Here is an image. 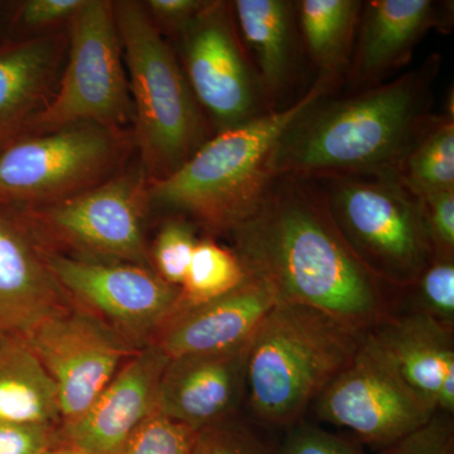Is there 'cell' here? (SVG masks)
Instances as JSON below:
<instances>
[{
	"instance_id": "cell-11",
	"label": "cell",
	"mask_w": 454,
	"mask_h": 454,
	"mask_svg": "<svg viewBox=\"0 0 454 454\" xmlns=\"http://www.w3.org/2000/svg\"><path fill=\"white\" fill-rule=\"evenodd\" d=\"M68 300L143 348L179 310L181 289L153 269L130 262L74 258L42 247Z\"/></svg>"
},
{
	"instance_id": "cell-5",
	"label": "cell",
	"mask_w": 454,
	"mask_h": 454,
	"mask_svg": "<svg viewBox=\"0 0 454 454\" xmlns=\"http://www.w3.org/2000/svg\"><path fill=\"white\" fill-rule=\"evenodd\" d=\"M133 101V142L146 182L172 175L207 140V118L175 50L137 0L114 2Z\"/></svg>"
},
{
	"instance_id": "cell-4",
	"label": "cell",
	"mask_w": 454,
	"mask_h": 454,
	"mask_svg": "<svg viewBox=\"0 0 454 454\" xmlns=\"http://www.w3.org/2000/svg\"><path fill=\"white\" fill-rule=\"evenodd\" d=\"M366 333L312 307L277 303L247 348L245 387L253 413L269 426L295 423L354 360Z\"/></svg>"
},
{
	"instance_id": "cell-20",
	"label": "cell",
	"mask_w": 454,
	"mask_h": 454,
	"mask_svg": "<svg viewBox=\"0 0 454 454\" xmlns=\"http://www.w3.org/2000/svg\"><path fill=\"white\" fill-rule=\"evenodd\" d=\"M236 27L271 110H278L295 82L300 49L297 2L236 0L231 2Z\"/></svg>"
},
{
	"instance_id": "cell-1",
	"label": "cell",
	"mask_w": 454,
	"mask_h": 454,
	"mask_svg": "<svg viewBox=\"0 0 454 454\" xmlns=\"http://www.w3.org/2000/svg\"><path fill=\"white\" fill-rule=\"evenodd\" d=\"M247 276L278 303L312 307L363 331L387 317L384 286L345 240L316 182L277 177L231 231Z\"/></svg>"
},
{
	"instance_id": "cell-26",
	"label": "cell",
	"mask_w": 454,
	"mask_h": 454,
	"mask_svg": "<svg viewBox=\"0 0 454 454\" xmlns=\"http://www.w3.org/2000/svg\"><path fill=\"white\" fill-rule=\"evenodd\" d=\"M200 432L154 411L116 454H193Z\"/></svg>"
},
{
	"instance_id": "cell-35",
	"label": "cell",
	"mask_w": 454,
	"mask_h": 454,
	"mask_svg": "<svg viewBox=\"0 0 454 454\" xmlns=\"http://www.w3.org/2000/svg\"><path fill=\"white\" fill-rule=\"evenodd\" d=\"M208 0H148L145 3L149 17L160 33L177 37L207 4Z\"/></svg>"
},
{
	"instance_id": "cell-10",
	"label": "cell",
	"mask_w": 454,
	"mask_h": 454,
	"mask_svg": "<svg viewBox=\"0 0 454 454\" xmlns=\"http://www.w3.org/2000/svg\"><path fill=\"white\" fill-rule=\"evenodd\" d=\"M177 38L187 82L216 133L271 112L239 35L231 2L208 0Z\"/></svg>"
},
{
	"instance_id": "cell-14",
	"label": "cell",
	"mask_w": 454,
	"mask_h": 454,
	"mask_svg": "<svg viewBox=\"0 0 454 454\" xmlns=\"http://www.w3.org/2000/svg\"><path fill=\"white\" fill-rule=\"evenodd\" d=\"M73 307L25 221L0 205V345L28 340L42 324Z\"/></svg>"
},
{
	"instance_id": "cell-2",
	"label": "cell",
	"mask_w": 454,
	"mask_h": 454,
	"mask_svg": "<svg viewBox=\"0 0 454 454\" xmlns=\"http://www.w3.org/2000/svg\"><path fill=\"white\" fill-rule=\"evenodd\" d=\"M439 67L434 55L420 67L352 97L316 101L278 140L270 160L274 178L399 176L432 118Z\"/></svg>"
},
{
	"instance_id": "cell-33",
	"label": "cell",
	"mask_w": 454,
	"mask_h": 454,
	"mask_svg": "<svg viewBox=\"0 0 454 454\" xmlns=\"http://www.w3.org/2000/svg\"><path fill=\"white\" fill-rule=\"evenodd\" d=\"M193 454H271V452L252 433L241 429H230L220 423L200 432Z\"/></svg>"
},
{
	"instance_id": "cell-29",
	"label": "cell",
	"mask_w": 454,
	"mask_h": 454,
	"mask_svg": "<svg viewBox=\"0 0 454 454\" xmlns=\"http://www.w3.org/2000/svg\"><path fill=\"white\" fill-rule=\"evenodd\" d=\"M419 312L453 330L454 258L434 256L413 284Z\"/></svg>"
},
{
	"instance_id": "cell-24",
	"label": "cell",
	"mask_w": 454,
	"mask_h": 454,
	"mask_svg": "<svg viewBox=\"0 0 454 454\" xmlns=\"http://www.w3.org/2000/svg\"><path fill=\"white\" fill-rule=\"evenodd\" d=\"M399 178L418 199L454 191L453 114L432 115L406 154Z\"/></svg>"
},
{
	"instance_id": "cell-32",
	"label": "cell",
	"mask_w": 454,
	"mask_h": 454,
	"mask_svg": "<svg viewBox=\"0 0 454 454\" xmlns=\"http://www.w3.org/2000/svg\"><path fill=\"white\" fill-rule=\"evenodd\" d=\"M283 454H367L358 444L313 426L293 429Z\"/></svg>"
},
{
	"instance_id": "cell-7",
	"label": "cell",
	"mask_w": 454,
	"mask_h": 454,
	"mask_svg": "<svg viewBox=\"0 0 454 454\" xmlns=\"http://www.w3.org/2000/svg\"><path fill=\"white\" fill-rule=\"evenodd\" d=\"M133 148L127 130L94 121L26 134L0 151V205L29 210L82 195L121 172Z\"/></svg>"
},
{
	"instance_id": "cell-18",
	"label": "cell",
	"mask_w": 454,
	"mask_h": 454,
	"mask_svg": "<svg viewBox=\"0 0 454 454\" xmlns=\"http://www.w3.org/2000/svg\"><path fill=\"white\" fill-rule=\"evenodd\" d=\"M249 342L220 354L170 358L160 378L155 411L197 432L223 423L247 394Z\"/></svg>"
},
{
	"instance_id": "cell-3",
	"label": "cell",
	"mask_w": 454,
	"mask_h": 454,
	"mask_svg": "<svg viewBox=\"0 0 454 454\" xmlns=\"http://www.w3.org/2000/svg\"><path fill=\"white\" fill-rule=\"evenodd\" d=\"M340 83L318 77L291 106L219 131L167 178L148 182L149 207L192 217L211 232H231L256 210L271 182L270 160L283 131Z\"/></svg>"
},
{
	"instance_id": "cell-16",
	"label": "cell",
	"mask_w": 454,
	"mask_h": 454,
	"mask_svg": "<svg viewBox=\"0 0 454 454\" xmlns=\"http://www.w3.org/2000/svg\"><path fill=\"white\" fill-rule=\"evenodd\" d=\"M169 358L153 343L140 348L85 413L65 423L67 444L85 454H116L155 411L158 387Z\"/></svg>"
},
{
	"instance_id": "cell-8",
	"label": "cell",
	"mask_w": 454,
	"mask_h": 454,
	"mask_svg": "<svg viewBox=\"0 0 454 454\" xmlns=\"http://www.w3.org/2000/svg\"><path fill=\"white\" fill-rule=\"evenodd\" d=\"M146 184L139 164L73 199L16 211L35 240L53 252L149 268L143 227L149 207Z\"/></svg>"
},
{
	"instance_id": "cell-13",
	"label": "cell",
	"mask_w": 454,
	"mask_h": 454,
	"mask_svg": "<svg viewBox=\"0 0 454 454\" xmlns=\"http://www.w3.org/2000/svg\"><path fill=\"white\" fill-rule=\"evenodd\" d=\"M55 382L64 423L85 413L139 349L74 306L42 324L27 340Z\"/></svg>"
},
{
	"instance_id": "cell-15",
	"label": "cell",
	"mask_w": 454,
	"mask_h": 454,
	"mask_svg": "<svg viewBox=\"0 0 454 454\" xmlns=\"http://www.w3.org/2000/svg\"><path fill=\"white\" fill-rule=\"evenodd\" d=\"M452 4L433 0L363 2L346 79L354 90L372 88L404 67L424 35L452 25Z\"/></svg>"
},
{
	"instance_id": "cell-31",
	"label": "cell",
	"mask_w": 454,
	"mask_h": 454,
	"mask_svg": "<svg viewBox=\"0 0 454 454\" xmlns=\"http://www.w3.org/2000/svg\"><path fill=\"white\" fill-rule=\"evenodd\" d=\"M424 225L434 256H453L454 191L419 197Z\"/></svg>"
},
{
	"instance_id": "cell-6",
	"label": "cell",
	"mask_w": 454,
	"mask_h": 454,
	"mask_svg": "<svg viewBox=\"0 0 454 454\" xmlns=\"http://www.w3.org/2000/svg\"><path fill=\"white\" fill-rule=\"evenodd\" d=\"M315 182V181H313ZM328 210L364 265L387 286H411L434 258L420 200L397 175L318 179Z\"/></svg>"
},
{
	"instance_id": "cell-12",
	"label": "cell",
	"mask_w": 454,
	"mask_h": 454,
	"mask_svg": "<svg viewBox=\"0 0 454 454\" xmlns=\"http://www.w3.org/2000/svg\"><path fill=\"white\" fill-rule=\"evenodd\" d=\"M325 422L382 448L424 426L435 411L397 373L369 336L356 356L316 399Z\"/></svg>"
},
{
	"instance_id": "cell-21",
	"label": "cell",
	"mask_w": 454,
	"mask_h": 454,
	"mask_svg": "<svg viewBox=\"0 0 454 454\" xmlns=\"http://www.w3.org/2000/svg\"><path fill=\"white\" fill-rule=\"evenodd\" d=\"M453 330L422 312L385 317L369 330L403 380L435 411L444 372L454 364Z\"/></svg>"
},
{
	"instance_id": "cell-38",
	"label": "cell",
	"mask_w": 454,
	"mask_h": 454,
	"mask_svg": "<svg viewBox=\"0 0 454 454\" xmlns=\"http://www.w3.org/2000/svg\"><path fill=\"white\" fill-rule=\"evenodd\" d=\"M42 454H85L82 452V450H77L76 447L71 446V444H66L65 447L59 448H49V450H44Z\"/></svg>"
},
{
	"instance_id": "cell-22",
	"label": "cell",
	"mask_w": 454,
	"mask_h": 454,
	"mask_svg": "<svg viewBox=\"0 0 454 454\" xmlns=\"http://www.w3.org/2000/svg\"><path fill=\"white\" fill-rule=\"evenodd\" d=\"M59 419L55 382L27 340L0 345V420L52 427Z\"/></svg>"
},
{
	"instance_id": "cell-28",
	"label": "cell",
	"mask_w": 454,
	"mask_h": 454,
	"mask_svg": "<svg viewBox=\"0 0 454 454\" xmlns=\"http://www.w3.org/2000/svg\"><path fill=\"white\" fill-rule=\"evenodd\" d=\"M85 0H25L8 3L7 40H20L68 25Z\"/></svg>"
},
{
	"instance_id": "cell-37",
	"label": "cell",
	"mask_w": 454,
	"mask_h": 454,
	"mask_svg": "<svg viewBox=\"0 0 454 454\" xmlns=\"http://www.w3.org/2000/svg\"><path fill=\"white\" fill-rule=\"evenodd\" d=\"M8 3L0 2V43L7 41Z\"/></svg>"
},
{
	"instance_id": "cell-23",
	"label": "cell",
	"mask_w": 454,
	"mask_h": 454,
	"mask_svg": "<svg viewBox=\"0 0 454 454\" xmlns=\"http://www.w3.org/2000/svg\"><path fill=\"white\" fill-rule=\"evenodd\" d=\"M361 8L360 0L297 2L301 43L319 77L339 83L346 77L356 42Z\"/></svg>"
},
{
	"instance_id": "cell-17",
	"label": "cell",
	"mask_w": 454,
	"mask_h": 454,
	"mask_svg": "<svg viewBox=\"0 0 454 454\" xmlns=\"http://www.w3.org/2000/svg\"><path fill=\"white\" fill-rule=\"evenodd\" d=\"M277 303L268 284L247 276L238 288L223 297L179 310L151 343L169 360L231 351L249 342Z\"/></svg>"
},
{
	"instance_id": "cell-36",
	"label": "cell",
	"mask_w": 454,
	"mask_h": 454,
	"mask_svg": "<svg viewBox=\"0 0 454 454\" xmlns=\"http://www.w3.org/2000/svg\"><path fill=\"white\" fill-rule=\"evenodd\" d=\"M435 411H444V414H453L454 411V364H450L444 372L443 379L439 384L435 395Z\"/></svg>"
},
{
	"instance_id": "cell-34",
	"label": "cell",
	"mask_w": 454,
	"mask_h": 454,
	"mask_svg": "<svg viewBox=\"0 0 454 454\" xmlns=\"http://www.w3.org/2000/svg\"><path fill=\"white\" fill-rule=\"evenodd\" d=\"M52 443V427L0 420V454H42Z\"/></svg>"
},
{
	"instance_id": "cell-27",
	"label": "cell",
	"mask_w": 454,
	"mask_h": 454,
	"mask_svg": "<svg viewBox=\"0 0 454 454\" xmlns=\"http://www.w3.org/2000/svg\"><path fill=\"white\" fill-rule=\"evenodd\" d=\"M197 241L195 226L184 219L166 221L155 236L151 262L164 282L181 289Z\"/></svg>"
},
{
	"instance_id": "cell-30",
	"label": "cell",
	"mask_w": 454,
	"mask_h": 454,
	"mask_svg": "<svg viewBox=\"0 0 454 454\" xmlns=\"http://www.w3.org/2000/svg\"><path fill=\"white\" fill-rule=\"evenodd\" d=\"M381 454H454L453 424L447 414L435 413L420 428L382 448Z\"/></svg>"
},
{
	"instance_id": "cell-9",
	"label": "cell",
	"mask_w": 454,
	"mask_h": 454,
	"mask_svg": "<svg viewBox=\"0 0 454 454\" xmlns=\"http://www.w3.org/2000/svg\"><path fill=\"white\" fill-rule=\"evenodd\" d=\"M67 27V59L55 97L26 134L80 121L127 130L134 107L114 2L85 0Z\"/></svg>"
},
{
	"instance_id": "cell-19",
	"label": "cell",
	"mask_w": 454,
	"mask_h": 454,
	"mask_svg": "<svg viewBox=\"0 0 454 454\" xmlns=\"http://www.w3.org/2000/svg\"><path fill=\"white\" fill-rule=\"evenodd\" d=\"M67 52L68 27L0 43V151L50 106Z\"/></svg>"
},
{
	"instance_id": "cell-25",
	"label": "cell",
	"mask_w": 454,
	"mask_h": 454,
	"mask_svg": "<svg viewBox=\"0 0 454 454\" xmlns=\"http://www.w3.org/2000/svg\"><path fill=\"white\" fill-rule=\"evenodd\" d=\"M245 279L247 273L234 250L211 239L199 240L181 286L179 310L223 297Z\"/></svg>"
}]
</instances>
